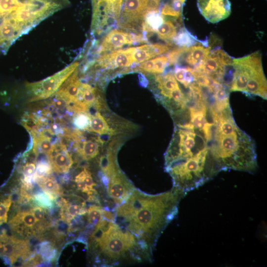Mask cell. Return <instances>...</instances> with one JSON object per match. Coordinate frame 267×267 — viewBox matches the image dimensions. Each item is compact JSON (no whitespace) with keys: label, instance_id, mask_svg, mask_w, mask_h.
<instances>
[{"label":"cell","instance_id":"1","mask_svg":"<svg viewBox=\"0 0 267 267\" xmlns=\"http://www.w3.org/2000/svg\"><path fill=\"white\" fill-rule=\"evenodd\" d=\"M186 193L174 186L156 194L135 188L118 206L114 222L153 251L162 232L177 215L180 201Z\"/></svg>","mask_w":267,"mask_h":267},{"label":"cell","instance_id":"26","mask_svg":"<svg viewBox=\"0 0 267 267\" xmlns=\"http://www.w3.org/2000/svg\"><path fill=\"white\" fill-rule=\"evenodd\" d=\"M38 253L41 255L44 261L48 262L53 261L57 253L53 244L49 241H43L39 244Z\"/></svg>","mask_w":267,"mask_h":267},{"label":"cell","instance_id":"22","mask_svg":"<svg viewBox=\"0 0 267 267\" xmlns=\"http://www.w3.org/2000/svg\"><path fill=\"white\" fill-rule=\"evenodd\" d=\"M36 182L44 192L53 197L55 200L61 193L59 185L56 179L50 175L38 179Z\"/></svg>","mask_w":267,"mask_h":267},{"label":"cell","instance_id":"35","mask_svg":"<svg viewBox=\"0 0 267 267\" xmlns=\"http://www.w3.org/2000/svg\"><path fill=\"white\" fill-rule=\"evenodd\" d=\"M40 206H35L30 211L33 214L37 222H43L45 220V210Z\"/></svg>","mask_w":267,"mask_h":267},{"label":"cell","instance_id":"14","mask_svg":"<svg viewBox=\"0 0 267 267\" xmlns=\"http://www.w3.org/2000/svg\"><path fill=\"white\" fill-rule=\"evenodd\" d=\"M59 205L61 207L60 214L61 220L68 223L75 218L87 213L86 202L80 198H77L72 202H69L66 199L61 198Z\"/></svg>","mask_w":267,"mask_h":267},{"label":"cell","instance_id":"16","mask_svg":"<svg viewBox=\"0 0 267 267\" xmlns=\"http://www.w3.org/2000/svg\"><path fill=\"white\" fill-rule=\"evenodd\" d=\"M244 93L249 96L258 95L267 99V80L263 68L251 77Z\"/></svg>","mask_w":267,"mask_h":267},{"label":"cell","instance_id":"9","mask_svg":"<svg viewBox=\"0 0 267 267\" xmlns=\"http://www.w3.org/2000/svg\"><path fill=\"white\" fill-rule=\"evenodd\" d=\"M105 185L108 196L118 206L124 202L135 188L120 169L108 178Z\"/></svg>","mask_w":267,"mask_h":267},{"label":"cell","instance_id":"27","mask_svg":"<svg viewBox=\"0 0 267 267\" xmlns=\"http://www.w3.org/2000/svg\"><path fill=\"white\" fill-rule=\"evenodd\" d=\"M104 212L100 206H90L87 211L89 224L94 227L104 217Z\"/></svg>","mask_w":267,"mask_h":267},{"label":"cell","instance_id":"33","mask_svg":"<svg viewBox=\"0 0 267 267\" xmlns=\"http://www.w3.org/2000/svg\"><path fill=\"white\" fill-rule=\"evenodd\" d=\"M219 59L221 64L224 66H232L233 58L223 50L217 47L210 50Z\"/></svg>","mask_w":267,"mask_h":267},{"label":"cell","instance_id":"28","mask_svg":"<svg viewBox=\"0 0 267 267\" xmlns=\"http://www.w3.org/2000/svg\"><path fill=\"white\" fill-rule=\"evenodd\" d=\"M32 200L38 206L44 209H50L53 207V197L49 194L44 192H38L32 196Z\"/></svg>","mask_w":267,"mask_h":267},{"label":"cell","instance_id":"32","mask_svg":"<svg viewBox=\"0 0 267 267\" xmlns=\"http://www.w3.org/2000/svg\"><path fill=\"white\" fill-rule=\"evenodd\" d=\"M36 159L27 162L23 166L22 173L23 178L22 181L31 183L33 181V177L36 170Z\"/></svg>","mask_w":267,"mask_h":267},{"label":"cell","instance_id":"3","mask_svg":"<svg viewBox=\"0 0 267 267\" xmlns=\"http://www.w3.org/2000/svg\"><path fill=\"white\" fill-rule=\"evenodd\" d=\"M89 247L95 262L105 266L124 261L150 260L152 251L127 229L105 217L94 226Z\"/></svg>","mask_w":267,"mask_h":267},{"label":"cell","instance_id":"15","mask_svg":"<svg viewBox=\"0 0 267 267\" xmlns=\"http://www.w3.org/2000/svg\"><path fill=\"white\" fill-rule=\"evenodd\" d=\"M210 49L211 47H206L202 45L183 47L178 62L182 60L188 65L187 67L192 66V69H194L204 60L209 54Z\"/></svg>","mask_w":267,"mask_h":267},{"label":"cell","instance_id":"21","mask_svg":"<svg viewBox=\"0 0 267 267\" xmlns=\"http://www.w3.org/2000/svg\"><path fill=\"white\" fill-rule=\"evenodd\" d=\"M88 131L99 134H111L114 132L104 117L98 112L90 116V125Z\"/></svg>","mask_w":267,"mask_h":267},{"label":"cell","instance_id":"34","mask_svg":"<svg viewBox=\"0 0 267 267\" xmlns=\"http://www.w3.org/2000/svg\"><path fill=\"white\" fill-rule=\"evenodd\" d=\"M187 70V68L186 67L177 66L174 72L176 79L185 87V79Z\"/></svg>","mask_w":267,"mask_h":267},{"label":"cell","instance_id":"24","mask_svg":"<svg viewBox=\"0 0 267 267\" xmlns=\"http://www.w3.org/2000/svg\"><path fill=\"white\" fill-rule=\"evenodd\" d=\"M175 44L180 47H189L194 45L198 41L185 28H182L173 40Z\"/></svg>","mask_w":267,"mask_h":267},{"label":"cell","instance_id":"20","mask_svg":"<svg viewBox=\"0 0 267 267\" xmlns=\"http://www.w3.org/2000/svg\"><path fill=\"white\" fill-rule=\"evenodd\" d=\"M75 141L77 151L84 160H90L98 154L99 144L97 140L92 139L82 140L80 138Z\"/></svg>","mask_w":267,"mask_h":267},{"label":"cell","instance_id":"19","mask_svg":"<svg viewBox=\"0 0 267 267\" xmlns=\"http://www.w3.org/2000/svg\"><path fill=\"white\" fill-rule=\"evenodd\" d=\"M78 190L89 196H94L96 193L94 187L96 183L94 182L90 172L84 168L79 173L75 178Z\"/></svg>","mask_w":267,"mask_h":267},{"label":"cell","instance_id":"31","mask_svg":"<svg viewBox=\"0 0 267 267\" xmlns=\"http://www.w3.org/2000/svg\"><path fill=\"white\" fill-rule=\"evenodd\" d=\"M90 115L88 112L76 113L73 119L74 126L81 130H88L89 127Z\"/></svg>","mask_w":267,"mask_h":267},{"label":"cell","instance_id":"29","mask_svg":"<svg viewBox=\"0 0 267 267\" xmlns=\"http://www.w3.org/2000/svg\"><path fill=\"white\" fill-rule=\"evenodd\" d=\"M10 215H15L20 221L19 225L22 223L28 229H32L37 222L31 211H18L16 214Z\"/></svg>","mask_w":267,"mask_h":267},{"label":"cell","instance_id":"23","mask_svg":"<svg viewBox=\"0 0 267 267\" xmlns=\"http://www.w3.org/2000/svg\"><path fill=\"white\" fill-rule=\"evenodd\" d=\"M144 19L142 29L148 32H155L164 22L163 16L158 10L149 12Z\"/></svg>","mask_w":267,"mask_h":267},{"label":"cell","instance_id":"13","mask_svg":"<svg viewBox=\"0 0 267 267\" xmlns=\"http://www.w3.org/2000/svg\"><path fill=\"white\" fill-rule=\"evenodd\" d=\"M170 45L160 44H144L131 47L130 49L134 64H139L168 51Z\"/></svg>","mask_w":267,"mask_h":267},{"label":"cell","instance_id":"4","mask_svg":"<svg viewBox=\"0 0 267 267\" xmlns=\"http://www.w3.org/2000/svg\"><path fill=\"white\" fill-rule=\"evenodd\" d=\"M212 140L213 144L208 148L220 171L232 169L253 172L256 170L255 145L250 137L239 128L234 134L228 135L214 132Z\"/></svg>","mask_w":267,"mask_h":267},{"label":"cell","instance_id":"2","mask_svg":"<svg viewBox=\"0 0 267 267\" xmlns=\"http://www.w3.org/2000/svg\"><path fill=\"white\" fill-rule=\"evenodd\" d=\"M69 4V0H0V53H6L19 38Z\"/></svg>","mask_w":267,"mask_h":267},{"label":"cell","instance_id":"36","mask_svg":"<svg viewBox=\"0 0 267 267\" xmlns=\"http://www.w3.org/2000/svg\"><path fill=\"white\" fill-rule=\"evenodd\" d=\"M160 13L162 15H165L175 17H179L181 13L176 11L170 3H166L162 7Z\"/></svg>","mask_w":267,"mask_h":267},{"label":"cell","instance_id":"18","mask_svg":"<svg viewBox=\"0 0 267 267\" xmlns=\"http://www.w3.org/2000/svg\"><path fill=\"white\" fill-rule=\"evenodd\" d=\"M168 65L167 55H162L140 63L137 69L151 73L160 74L164 72Z\"/></svg>","mask_w":267,"mask_h":267},{"label":"cell","instance_id":"6","mask_svg":"<svg viewBox=\"0 0 267 267\" xmlns=\"http://www.w3.org/2000/svg\"><path fill=\"white\" fill-rule=\"evenodd\" d=\"M91 1L92 7L91 30L93 34L99 35L119 18L123 0Z\"/></svg>","mask_w":267,"mask_h":267},{"label":"cell","instance_id":"25","mask_svg":"<svg viewBox=\"0 0 267 267\" xmlns=\"http://www.w3.org/2000/svg\"><path fill=\"white\" fill-rule=\"evenodd\" d=\"M155 32L160 39L166 41L172 40L177 34L176 27L171 21L163 22Z\"/></svg>","mask_w":267,"mask_h":267},{"label":"cell","instance_id":"10","mask_svg":"<svg viewBox=\"0 0 267 267\" xmlns=\"http://www.w3.org/2000/svg\"><path fill=\"white\" fill-rule=\"evenodd\" d=\"M197 5L203 16L213 23L226 18L231 12L229 0H197Z\"/></svg>","mask_w":267,"mask_h":267},{"label":"cell","instance_id":"5","mask_svg":"<svg viewBox=\"0 0 267 267\" xmlns=\"http://www.w3.org/2000/svg\"><path fill=\"white\" fill-rule=\"evenodd\" d=\"M79 64L78 61H75L54 74L41 81L36 82H26L25 86L29 101L35 102L50 97L79 67Z\"/></svg>","mask_w":267,"mask_h":267},{"label":"cell","instance_id":"30","mask_svg":"<svg viewBox=\"0 0 267 267\" xmlns=\"http://www.w3.org/2000/svg\"><path fill=\"white\" fill-rule=\"evenodd\" d=\"M52 171V167L49 161L45 160L39 161L33 177V181H36L44 176L51 175Z\"/></svg>","mask_w":267,"mask_h":267},{"label":"cell","instance_id":"8","mask_svg":"<svg viewBox=\"0 0 267 267\" xmlns=\"http://www.w3.org/2000/svg\"><path fill=\"white\" fill-rule=\"evenodd\" d=\"M134 64L130 48L117 49L109 53H102L93 61L85 65V71L91 66L103 69L123 68Z\"/></svg>","mask_w":267,"mask_h":267},{"label":"cell","instance_id":"17","mask_svg":"<svg viewBox=\"0 0 267 267\" xmlns=\"http://www.w3.org/2000/svg\"><path fill=\"white\" fill-rule=\"evenodd\" d=\"M54 134L48 128L43 129L36 134L32 135L33 138L32 150L37 157L41 153L46 155L49 151L54 143L51 140V136Z\"/></svg>","mask_w":267,"mask_h":267},{"label":"cell","instance_id":"11","mask_svg":"<svg viewBox=\"0 0 267 267\" xmlns=\"http://www.w3.org/2000/svg\"><path fill=\"white\" fill-rule=\"evenodd\" d=\"M141 36L130 34L122 30L114 29L110 31L104 37L98 48V54L113 51L125 45H130L135 42H144Z\"/></svg>","mask_w":267,"mask_h":267},{"label":"cell","instance_id":"7","mask_svg":"<svg viewBox=\"0 0 267 267\" xmlns=\"http://www.w3.org/2000/svg\"><path fill=\"white\" fill-rule=\"evenodd\" d=\"M232 66L234 73L229 90L244 93L251 77L263 68L261 54L256 51L241 58H233Z\"/></svg>","mask_w":267,"mask_h":267},{"label":"cell","instance_id":"12","mask_svg":"<svg viewBox=\"0 0 267 267\" xmlns=\"http://www.w3.org/2000/svg\"><path fill=\"white\" fill-rule=\"evenodd\" d=\"M46 156L52 170L57 173H67L73 163L66 145L62 142L54 143Z\"/></svg>","mask_w":267,"mask_h":267}]
</instances>
